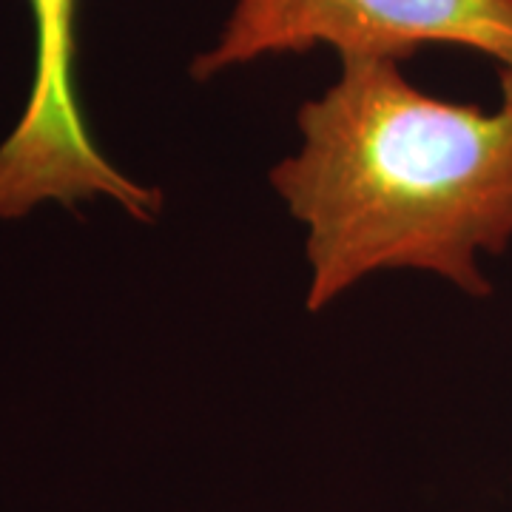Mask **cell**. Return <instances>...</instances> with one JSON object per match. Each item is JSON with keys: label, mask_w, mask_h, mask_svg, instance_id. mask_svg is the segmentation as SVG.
Wrapping results in <instances>:
<instances>
[{"label": "cell", "mask_w": 512, "mask_h": 512, "mask_svg": "<svg viewBox=\"0 0 512 512\" xmlns=\"http://www.w3.org/2000/svg\"><path fill=\"white\" fill-rule=\"evenodd\" d=\"M35 18V80L23 117L0 146V217L15 220L37 202L72 205L109 197L137 220H154L160 191L128 180L100 154L74 89L77 0H29Z\"/></svg>", "instance_id": "3957f363"}, {"label": "cell", "mask_w": 512, "mask_h": 512, "mask_svg": "<svg viewBox=\"0 0 512 512\" xmlns=\"http://www.w3.org/2000/svg\"><path fill=\"white\" fill-rule=\"evenodd\" d=\"M339 57L399 60L421 46H464L512 72V0H234L217 43L191 74H214L251 60L313 46Z\"/></svg>", "instance_id": "7a4b0ae2"}, {"label": "cell", "mask_w": 512, "mask_h": 512, "mask_svg": "<svg viewBox=\"0 0 512 512\" xmlns=\"http://www.w3.org/2000/svg\"><path fill=\"white\" fill-rule=\"evenodd\" d=\"M296 123L302 148L271 183L308 225L311 311L384 268L490 293L476 254L512 239V72L501 106L484 111L424 94L399 60L342 57Z\"/></svg>", "instance_id": "6da1fadb"}]
</instances>
